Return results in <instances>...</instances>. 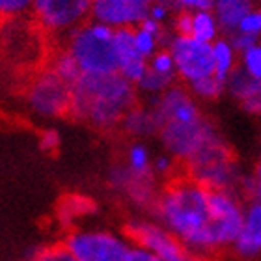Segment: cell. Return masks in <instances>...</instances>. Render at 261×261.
Here are the masks:
<instances>
[{"label": "cell", "instance_id": "6da1fadb", "mask_svg": "<svg viewBox=\"0 0 261 261\" xmlns=\"http://www.w3.org/2000/svg\"><path fill=\"white\" fill-rule=\"evenodd\" d=\"M209 194L211 191L207 187L189 175H177L159 192L151 209L153 218L170 229L200 261L218 252L213 233Z\"/></svg>", "mask_w": 261, "mask_h": 261}, {"label": "cell", "instance_id": "7a4b0ae2", "mask_svg": "<svg viewBox=\"0 0 261 261\" xmlns=\"http://www.w3.org/2000/svg\"><path fill=\"white\" fill-rule=\"evenodd\" d=\"M136 84L116 73L82 75L73 84L69 116L101 130L121 125L123 116L138 103Z\"/></svg>", "mask_w": 261, "mask_h": 261}, {"label": "cell", "instance_id": "3957f363", "mask_svg": "<svg viewBox=\"0 0 261 261\" xmlns=\"http://www.w3.org/2000/svg\"><path fill=\"white\" fill-rule=\"evenodd\" d=\"M185 175L207 187L209 191H237L246 172L233 157L222 135L201 147L185 164Z\"/></svg>", "mask_w": 261, "mask_h": 261}, {"label": "cell", "instance_id": "277c9868", "mask_svg": "<svg viewBox=\"0 0 261 261\" xmlns=\"http://www.w3.org/2000/svg\"><path fill=\"white\" fill-rule=\"evenodd\" d=\"M114 32V28L90 19L65 36V49L75 58L82 75H107L118 71Z\"/></svg>", "mask_w": 261, "mask_h": 261}, {"label": "cell", "instance_id": "5b68a950", "mask_svg": "<svg viewBox=\"0 0 261 261\" xmlns=\"http://www.w3.org/2000/svg\"><path fill=\"white\" fill-rule=\"evenodd\" d=\"M76 261H125L133 241L107 228H73L62 241Z\"/></svg>", "mask_w": 261, "mask_h": 261}, {"label": "cell", "instance_id": "8992f818", "mask_svg": "<svg viewBox=\"0 0 261 261\" xmlns=\"http://www.w3.org/2000/svg\"><path fill=\"white\" fill-rule=\"evenodd\" d=\"M166 49L172 53L181 84L191 86L192 82L215 75V55L213 43H205L192 36L170 34Z\"/></svg>", "mask_w": 261, "mask_h": 261}, {"label": "cell", "instance_id": "52a82bcc", "mask_svg": "<svg viewBox=\"0 0 261 261\" xmlns=\"http://www.w3.org/2000/svg\"><path fill=\"white\" fill-rule=\"evenodd\" d=\"M125 233L135 245L147 248L163 261H200L155 218H130L125 224Z\"/></svg>", "mask_w": 261, "mask_h": 261}, {"label": "cell", "instance_id": "ba28073f", "mask_svg": "<svg viewBox=\"0 0 261 261\" xmlns=\"http://www.w3.org/2000/svg\"><path fill=\"white\" fill-rule=\"evenodd\" d=\"M218 136L220 130L217 129L215 121L203 116L194 123H164L159 133V140L163 144L164 151L174 155L181 164H185L205 144Z\"/></svg>", "mask_w": 261, "mask_h": 261}, {"label": "cell", "instance_id": "9c48e42d", "mask_svg": "<svg viewBox=\"0 0 261 261\" xmlns=\"http://www.w3.org/2000/svg\"><path fill=\"white\" fill-rule=\"evenodd\" d=\"M71 95H73V86L49 67L30 82L27 99L34 114L53 120V118L69 116Z\"/></svg>", "mask_w": 261, "mask_h": 261}, {"label": "cell", "instance_id": "30bf717a", "mask_svg": "<svg viewBox=\"0 0 261 261\" xmlns=\"http://www.w3.org/2000/svg\"><path fill=\"white\" fill-rule=\"evenodd\" d=\"M93 0H34L32 11L39 27L50 34H67L92 19Z\"/></svg>", "mask_w": 261, "mask_h": 261}, {"label": "cell", "instance_id": "8fae6325", "mask_svg": "<svg viewBox=\"0 0 261 261\" xmlns=\"http://www.w3.org/2000/svg\"><path fill=\"white\" fill-rule=\"evenodd\" d=\"M213 217V233L218 252L231 248L245 220V198L237 191H211L209 194Z\"/></svg>", "mask_w": 261, "mask_h": 261}, {"label": "cell", "instance_id": "7c38bea8", "mask_svg": "<svg viewBox=\"0 0 261 261\" xmlns=\"http://www.w3.org/2000/svg\"><path fill=\"white\" fill-rule=\"evenodd\" d=\"M147 103L155 107L163 120V125L164 123H194L203 118L198 99L192 95V92L185 84H174L159 97L147 99Z\"/></svg>", "mask_w": 261, "mask_h": 261}, {"label": "cell", "instance_id": "4fadbf2b", "mask_svg": "<svg viewBox=\"0 0 261 261\" xmlns=\"http://www.w3.org/2000/svg\"><path fill=\"white\" fill-rule=\"evenodd\" d=\"M110 185L114 187L116 191L125 194L135 205L144 207L151 211L155 201L159 198V183L157 175H140L135 174L133 170H129L125 164L114 166L110 172Z\"/></svg>", "mask_w": 261, "mask_h": 261}, {"label": "cell", "instance_id": "5bb4252c", "mask_svg": "<svg viewBox=\"0 0 261 261\" xmlns=\"http://www.w3.org/2000/svg\"><path fill=\"white\" fill-rule=\"evenodd\" d=\"M149 8L130 0H93L92 19L114 28H136L147 17Z\"/></svg>", "mask_w": 261, "mask_h": 261}, {"label": "cell", "instance_id": "9a60e30c", "mask_svg": "<svg viewBox=\"0 0 261 261\" xmlns=\"http://www.w3.org/2000/svg\"><path fill=\"white\" fill-rule=\"evenodd\" d=\"M231 252L239 261H254L261 256V203L257 200L246 203L245 220Z\"/></svg>", "mask_w": 261, "mask_h": 261}, {"label": "cell", "instance_id": "2e32d148", "mask_svg": "<svg viewBox=\"0 0 261 261\" xmlns=\"http://www.w3.org/2000/svg\"><path fill=\"white\" fill-rule=\"evenodd\" d=\"M114 49L118 73L133 84H138L147 71V58L138 53L135 43V28H118L114 32Z\"/></svg>", "mask_w": 261, "mask_h": 261}, {"label": "cell", "instance_id": "e0dca14e", "mask_svg": "<svg viewBox=\"0 0 261 261\" xmlns=\"http://www.w3.org/2000/svg\"><path fill=\"white\" fill-rule=\"evenodd\" d=\"M120 129L130 136L133 140H146L151 136H159L163 129V120L153 105L136 103L133 109L123 116Z\"/></svg>", "mask_w": 261, "mask_h": 261}, {"label": "cell", "instance_id": "ac0fdd59", "mask_svg": "<svg viewBox=\"0 0 261 261\" xmlns=\"http://www.w3.org/2000/svg\"><path fill=\"white\" fill-rule=\"evenodd\" d=\"M226 93H229L241 105L246 114H261V81L248 75L243 67H237L229 75L226 81Z\"/></svg>", "mask_w": 261, "mask_h": 261}, {"label": "cell", "instance_id": "d6986e66", "mask_svg": "<svg viewBox=\"0 0 261 261\" xmlns=\"http://www.w3.org/2000/svg\"><path fill=\"white\" fill-rule=\"evenodd\" d=\"M252 4H254L252 0H217L213 11H215L222 34L226 36L233 34L239 28L243 17L254 8Z\"/></svg>", "mask_w": 261, "mask_h": 261}, {"label": "cell", "instance_id": "ffe728a7", "mask_svg": "<svg viewBox=\"0 0 261 261\" xmlns=\"http://www.w3.org/2000/svg\"><path fill=\"white\" fill-rule=\"evenodd\" d=\"M213 55H215V75L222 81H228L229 75L239 67V53L233 49L228 38H218L213 43Z\"/></svg>", "mask_w": 261, "mask_h": 261}, {"label": "cell", "instance_id": "44dd1931", "mask_svg": "<svg viewBox=\"0 0 261 261\" xmlns=\"http://www.w3.org/2000/svg\"><path fill=\"white\" fill-rule=\"evenodd\" d=\"M220 24H218L213 10H198L192 11V28L191 36L205 43H215L220 38Z\"/></svg>", "mask_w": 261, "mask_h": 261}, {"label": "cell", "instance_id": "7402d4cb", "mask_svg": "<svg viewBox=\"0 0 261 261\" xmlns=\"http://www.w3.org/2000/svg\"><path fill=\"white\" fill-rule=\"evenodd\" d=\"M125 166L135 174L151 175L153 174V155L144 140H133L125 151Z\"/></svg>", "mask_w": 261, "mask_h": 261}, {"label": "cell", "instance_id": "603a6c76", "mask_svg": "<svg viewBox=\"0 0 261 261\" xmlns=\"http://www.w3.org/2000/svg\"><path fill=\"white\" fill-rule=\"evenodd\" d=\"M189 90L192 92L198 101H203V103H211V101H218L226 93V81L218 79L217 75L205 76V79H200V81L192 82Z\"/></svg>", "mask_w": 261, "mask_h": 261}, {"label": "cell", "instance_id": "cb8c5ba5", "mask_svg": "<svg viewBox=\"0 0 261 261\" xmlns=\"http://www.w3.org/2000/svg\"><path fill=\"white\" fill-rule=\"evenodd\" d=\"M174 84H177V79L159 75V73H155V71H151L147 67L146 75L142 76L140 82L136 84V90H138V93L144 95L147 101V99L159 97L161 93H164L170 86H174Z\"/></svg>", "mask_w": 261, "mask_h": 261}, {"label": "cell", "instance_id": "d4e9b609", "mask_svg": "<svg viewBox=\"0 0 261 261\" xmlns=\"http://www.w3.org/2000/svg\"><path fill=\"white\" fill-rule=\"evenodd\" d=\"M50 69L55 71L60 79H64L67 84H71V86L82 76L81 67H79V64L75 62V58L67 53L65 47L60 50V53H56L55 55V58H53V62H50Z\"/></svg>", "mask_w": 261, "mask_h": 261}, {"label": "cell", "instance_id": "484cf974", "mask_svg": "<svg viewBox=\"0 0 261 261\" xmlns=\"http://www.w3.org/2000/svg\"><path fill=\"white\" fill-rule=\"evenodd\" d=\"M170 36V34H168ZM168 36L163 38V36H157V34L149 32L146 28L142 27H136L135 28V43H136V49L140 53L144 58H151L157 50H161L163 47H166V41H168Z\"/></svg>", "mask_w": 261, "mask_h": 261}, {"label": "cell", "instance_id": "4316f807", "mask_svg": "<svg viewBox=\"0 0 261 261\" xmlns=\"http://www.w3.org/2000/svg\"><path fill=\"white\" fill-rule=\"evenodd\" d=\"M28 261H76L73 257L67 246L64 243L58 245H49V246H39L38 250H32L27 254Z\"/></svg>", "mask_w": 261, "mask_h": 261}, {"label": "cell", "instance_id": "83f0119b", "mask_svg": "<svg viewBox=\"0 0 261 261\" xmlns=\"http://www.w3.org/2000/svg\"><path fill=\"white\" fill-rule=\"evenodd\" d=\"M147 67L151 71H155V73H159V75L177 79V69H175L174 56H172V53H170L166 47L157 50V53L147 60ZM177 81H179V79H177Z\"/></svg>", "mask_w": 261, "mask_h": 261}, {"label": "cell", "instance_id": "f1b7e54d", "mask_svg": "<svg viewBox=\"0 0 261 261\" xmlns=\"http://www.w3.org/2000/svg\"><path fill=\"white\" fill-rule=\"evenodd\" d=\"M177 170H179V161L168 151H163L153 157V174L157 175V179H175Z\"/></svg>", "mask_w": 261, "mask_h": 261}, {"label": "cell", "instance_id": "f546056e", "mask_svg": "<svg viewBox=\"0 0 261 261\" xmlns=\"http://www.w3.org/2000/svg\"><path fill=\"white\" fill-rule=\"evenodd\" d=\"M239 67L252 75L254 79L261 81V39L257 43H254L250 49H246L245 53L239 55Z\"/></svg>", "mask_w": 261, "mask_h": 261}, {"label": "cell", "instance_id": "4dcf8cb0", "mask_svg": "<svg viewBox=\"0 0 261 261\" xmlns=\"http://www.w3.org/2000/svg\"><path fill=\"white\" fill-rule=\"evenodd\" d=\"M34 0H0V19H10L32 10Z\"/></svg>", "mask_w": 261, "mask_h": 261}, {"label": "cell", "instance_id": "1f68e13d", "mask_svg": "<svg viewBox=\"0 0 261 261\" xmlns=\"http://www.w3.org/2000/svg\"><path fill=\"white\" fill-rule=\"evenodd\" d=\"M172 10L177 11H198V10H213L217 0H163Z\"/></svg>", "mask_w": 261, "mask_h": 261}, {"label": "cell", "instance_id": "d6a6232c", "mask_svg": "<svg viewBox=\"0 0 261 261\" xmlns=\"http://www.w3.org/2000/svg\"><path fill=\"white\" fill-rule=\"evenodd\" d=\"M237 30L261 39V10L259 8H252V10L243 17V21H241Z\"/></svg>", "mask_w": 261, "mask_h": 261}, {"label": "cell", "instance_id": "836d02e7", "mask_svg": "<svg viewBox=\"0 0 261 261\" xmlns=\"http://www.w3.org/2000/svg\"><path fill=\"white\" fill-rule=\"evenodd\" d=\"M60 144H62V136L56 129H50L49 127V129L41 130V135H39V147H41V151L56 153L60 149Z\"/></svg>", "mask_w": 261, "mask_h": 261}, {"label": "cell", "instance_id": "e575fe53", "mask_svg": "<svg viewBox=\"0 0 261 261\" xmlns=\"http://www.w3.org/2000/svg\"><path fill=\"white\" fill-rule=\"evenodd\" d=\"M226 38L231 41V45H233V49L237 50V53H245L246 49H250L252 45L257 43L259 39L254 38V36H248V34L245 32H239V30H235L233 34H229V36H226Z\"/></svg>", "mask_w": 261, "mask_h": 261}, {"label": "cell", "instance_id": "d590c367", "mask_svg": "<svg viewBox=\"0 0 261 261\" xmlns=\"http://www.w3.org/2000/svg\"><path fill=\"white\" fill-rule=\"evenodd\" d=\"M172 8H170L168 4H164L163 0H157L155 4L149 6V11H147V17H151V19H155V21L159 22H166L170 19V15H172Z\"/></svg>", "mask_w": 261, "mask_h": 261}, {"label": "cell", "instance_id": "8d00e7d4", "mask_svg": "<svg viewBox=\"0 0 261 261\" xmlns=\"http://www.w3.org/2000/svg\"><path fill=\"white\" fill-rule=\"evenodd\" d=\"M125 261H163V259L157 257L153 252L147 250V248H144V246L135 245V243H133V246H130V250H129V254H127Z\"/></svg>", "mask_w": 261, "mask_h": 261}, {"label": "cell", "instance_id": "74e56055", "mask_svg": "<svg viewBox=\"0 0 261 261\" xmlns=\"http://www.w3.org/2000/svg\"><path fill=\"white\" fill-rule=\"evenodd\" d=\"M254 177H256V194H254V198L252 200H261V159L257 161L256 168H254Z\"/></svg>", "mask_w": 261, "mask_h": 261}, {"label": "cell", "instance_id": "f35d334b", "mask_svg": "<svg viewBox=\"0 0 261 261\" xmlns=\"http://www.w3.org/2000/svg\"><path fill=\"white\" fill-rule=\"evenodd\" d=\"M130 2H136V4H142V6H147V8H149V6L155 4L157 0H130Z\"/></svg>", "mask_w": 261, "mask_h": 261}, {"label": "cell", "instance_id": "ab89813d", "mask_svg": "<svg viewBox=\"0 0 261 261\" xmlns=\"http://www.w3.org/2000/svg\"><path fill=\"white\" fill-rule=\"evenodd\" d=\"M252 2H261V0H252Z\"/></svg>", "mask_w": 261, "mask_h": 261}, {"label": "cell", "instance_id": "60d3db41", "mask_svg": "<svg viewBox=\"0 0 261 261\" xmlns=\"http://www.w3.org/2000/svg\"><path fill=\"white\" fill-rule=\"evenodd\" d=\"M259 120H261V114H259Z\"/></svg>", "mask_w": 261, "mask_h": 261}]
</instances>
